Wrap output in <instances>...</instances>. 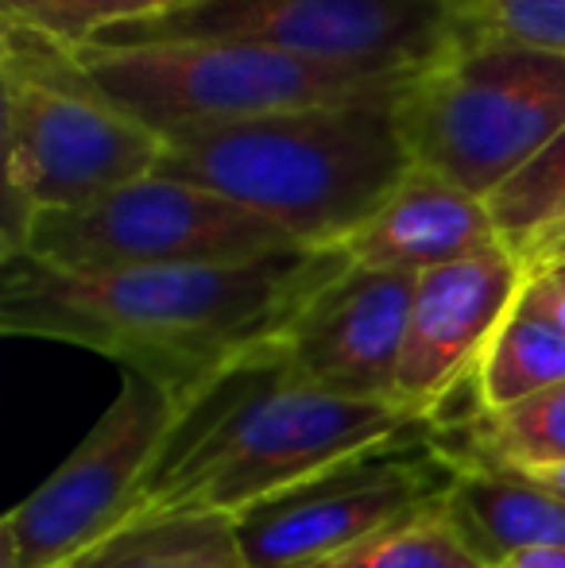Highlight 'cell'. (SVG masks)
Instances as JSON below:
<instances>
[{"label": "cell", "mask_w": 565, "mask_h": 568, "mask_svg": "<svg viewBox=\"0 0 565 568\" xmlns=\"http://www.w3.org/2000/svg\"><path fill=\"white\" fill-rule=\"evenodd\" d=\"M349 263L341 247H294L249 263L78 275L12 252L0 255V333L98 352L179 406L229 364L280 341Z\"/></svg>", "instance_id": "obj_1"}, {"label": "cell", "mask_w": 565, "mask_h": 568, "mask_svg": "<svg viewBox=\"0 0 565 568\" xmlns=\"http://www.w3.org/2000/svg\"><path fill=\"white\" fill-rule=\"evenodd\" d=\"M442 429L407 403H356L302 379L280 341L249 352L179 403L140 487V515L244 507L400 434Z\"/></svg>", "instance_id": "obj_2"}, {"label": "cell", "mask_w": 565, "mask_h": 568, "mask_svg": "<svg viewBox=\"0 0 565 568\" xmlns=\"http://www.w3.org/2000/svg\"><path fill=\"white\" fill-rule=\"evenodd\" d=\"M395 105L364 101L174 128L155 174L244 205L299 247H341L415 171Z\"/></svg>", "instance_id": "obj_3"}, {"label": "cell", "mask_w": 565, "mask_h": 568, "mask_svg": "<svg viewBox=\"0 0 565 568\" xmlns=\"http://www.w3.org/2000/svg\"><path fill=\"white\" fill-rule=\"evenodd\" d=\"M0 255L20 252L36 213L78 210L159 171L163 135L101 98L70 43L0 23Z\"/></svg>", "instance_id": "obj_4"}, {"label": "cell", "mask_w": 565, "mask_h": 568, "mask_svg": "<svg viewBox=\"0 0 565 568\" xmlns=\"http://www.w3.org/2000/svg\"><path fill=\"white\" fill-rule=\"evenodd\" d=\"M101 98L159 135L194 124H233L294 109L400 101L418 74L341 70L256 43H143L74 47Z\"/></svg>", "instance_id": "obj_5"}, {"label": "cell", "mask_w": 565, "mask_h": 568, "mask_svg": "<svg viewBox=\"0 0 565 568\" xmlns=\"http://www.w3.org/2000/svg\"><path fill=\"white\" fill-rule=\"evenodd\" d=\"M395 113L415 166L488 202L565 128V54L461 31Z\"/></svg>", "instance_id": "obj_6"}, {"label": "cell", "mask_w": 565, "mask_h": 568, "mask_svg": "<svg viewBox=\"0 0 565 568\" xmlns=\"http://www.w3.org/2000/svg\"><path fill=\"white\" fill-rule=\"evenodd\" d=\"M468 0H179L98 31V47L256 43L341 70L418 74L461 36Z\"/></svg>", "instance_id": "obj_7"}, {"label": "cell", "mask_w": 565, "mask_h": 568, "mask_svg": "<svg viewBox=\"0 0 565 568\" xmlns=\"http://www.w3.org/2000/svg\"><path fill=\"white\" fill-rule=\"evenodd\" d=\"M294 240L244 205L163 174L129 182L78 210L36 213L20 252L62 271H143L249 263L294 252Z\"/></svg>", "instance_id": "obj_8"}, {"label": "cell", "mask_w": 565, "mask_h": 568, "mask_svg": "<svg viewBox=\"0 0 565 568\" xmlns=\"http://www.w3.org/2000/svg\"><path fill=\"white\" fill-rule=\"evenodd\" d=\"M457 460L442 429L400 434L233 515L244 568H314L450 495Z\"/></svg>", "instance_id": "obj_9"}, {"label": "cell", "mask_w": 565, "mask_h": 568, "mask_svg": "<svg viewBox=\"0 0 565 568\" xmlns=\"http://www.w3.org/2000/svg\"><path fill=\"white\" fill-rule=\"evenodd\" d=\"M179 406L167 390L140 375H124L121 390L51 471L0 523V568H70L82 554L129 526L140 507V487Z\"/></svg>", "instance_id": "obj_10"}, {"label": "cell", "mask_w": 565, "mask_h": 568, "mask_svg": "<svg viewBox=\"0 0 565 568\" xmlns=\"http://www.w3.org/2000/svg\"><path fill=\"white\" fill-rule=\"evenodd\" d=\"M418 275L349 263L280 337L302 379L356 403H400V359Z\"/></svg>", "instance_id": "obj_11"}, {"label": "cell", "mask_w": 565, "mask_h": 568, "mask_svg": "<svg viewBox=\"0 0 565 568\" xmlns=\"http://www.w3.org/2000/svg\"><path fill=\"white\" fill-rule=\"evenodd\" d=\"M523 286L527 271L504 247L418 275L400 359V403L437 418L442 398L481 367Z\"/></svg>", "instance_id": "obj_12"}, {"label": "cell", "mask_w": 565, "mask_h": 568, "mask_svg": "<svg viewBox=\"0 0 565 568\" xmlns=\"http://www.w3.org/2000/svg\"><path fill=\"white\" fill-rule=\"evenodd\" d=\"M496 247L504 244L488 202L415 166L400 190L341 244V252L361 267L426 275Z\"/></svg>", "instance_id": "obj_13"}, {"label": "cell", "mask_w": 565, "mask_h": 568, "mask_svg": "<svg viewBox=\"0 0 565 568\" xmlns=\"http://www.w3.org/2000/svg\"><path fill=\"white\" fill-rule=\"evenodd\" d=\"M442 507L484 568L523 549H565V499L519 471L457 460Z\"/></svg>", "instance_id": "obj_14"}, {"label": "cell", "mask_w": 565, "mask_h": 568, "mask_svg": "<svg viewBox=\"0 0 565 568\" xmlns=\"http://www.w3.org/2000/svg\"><path fill=\"white\" fill-rule=\"evenodd\" d=\"M70 568H244L233 515H140Z\"/></svg>", "instance_id": "obj_15"}, {"label": "cell", "mask_w": 565, "mask_h": 568, "mask_svg": "<svg viewBox=\"0 0 565 568\" xmlns=\"http://www.w3.org/2000/svg\"><path fill=\"white\" fill-rule=\"evenodd\" d=\"M500 244L523 271L565 263V128L488 197Z\"/></svg>", "instance_id": "obj_16"}, {"label": "cell", "mask_w": 565, "mask_h": 568, "mask_svg": "<svg viewBox=\"0 0 565 568\" xmlns=\"http://www.w3.org/2000/svg\"><path fill=\"white\" fill-rule=\"evenodd\" d=\"M453 460L538 471L565 464V383L504 410H481L465 426L442 429Z\"/></svg>", "instance_id": "obj_17"}, {"label": "cell", "mask_w": 565, "mask_h": 568, "mask_svg": "<svg viewBox=\"0 0 565 568\" xmlns=\"http://www.w3.org/2000/svg\"><path fill=\"white\" fill-rule=\"evenodd\" d=\"M558 383H565V329L519 298L476 367L481 406L504 410Z\"/></svg>", "instance_id": "obj_18"}, {"label": "cell", "mask_w": 565, "mask_h": 568, "mask_svg": "<svg viewBox=\"0 0 565 568\" xmlns=\"http://www.w3.org/2000/svg\"><path fill=\"white\" fill-rule=\"evenodd\" d=\"M442 503L403 515L400 523L356 541L345 554L325 557L314 568H484L453 530Z\"/></svg>", "instance_id": "obj_19"}, {"label": "cell", "mask_w": 565, "mask_h": 568, "mask_svg": "<svg viewBox=\"0 0 565 568\" xmlns=\"http://www.w3.org/2000/svg\"><path fill=\"white\" fill-rule=\"evenodd\" d=\"M465 36L565 54V0H468Z\"/></svg>", "instance_id": "obj_20"}, {"label": "cell", "mask_w": 565, "mask_h": 568, "mask_svg": "<svg viewBox=\"0 0 565 568\" xmlns=\"http://www.w3.org/2000/svg\"><path fill=\"white\" fill-rule=\"evenodd\" d=\"M179 0H67V12L74 20L82 43H90L98 31L113 28V23H132L159 16L167 8H174Z\"/></svg>", "instance_id": "obj_21"}, {"label": "cell", "mask_w": 565, "mask_h": 568, "mask_svg": "<svg viewBox=\"0 0 565 568\" xmlns=\"http://www.w3.org/2000/svg\"><path fill=\"white\" fill-rule=\"evenodd\" d=\"M0 23L43 31L59 43L82 47V36L67 12V0H0Z\"/></svg>", "instance_id": "obj_22"}, {"label": "cell", "mask_w": 565, "mask_h": 568, "mask_svg": "<svg viewBox=\"0 0 565 568\" xmlns=\"http://www.w3.org/2000/svg\"><path fill=\"white\" fill-rule=\"evenodd\" d=\"M519 298L527 302L531 310H538V314L551 317L554 325H562V329H565V263L531 275Z\"/></svg>", "instance_id": "obj_23"}, {"label": "cell", "mask_w": 565, "mask_h": 568, "mask_svg": "<svg viewBox=\"0 0 565 568\" xmlns=\"http://www.w3.org/2000/svg\"><path fill=\"white\" fill-rule=\"evenodd\" d=\"M496 568H565V549H523Z\"/></svg>", "instance_id": "obj_24"}, {"label": "cell", "mask_w": 565, "mask_h": 568, "mask_svg": "<svg viewBox=\"0 0 565 568\" xmlns=\"http://www.w3.org/2000/svg\"><path fill=\"white\" fill-rule=\"evenodd\" d=\"M519 476H527L531 484L546 487V491H554V495H562V499H565V464H554V468H538V471H519Z\"/></svg>", "instance_id": "obj_25"}]
</instances>
